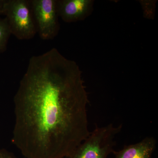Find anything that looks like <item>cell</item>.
I'll return each mask as SVG.
<instances>
[{
  "instance_id": "3957f363",
  "label": "cell",
  "mask_w": 158,
  "mask_h": 158,
  "mask_svg": "<svg viewBox=\"0 0 158 158\" xmlns=\"http://www.w3.org/2000/svg\"><path fill=\"white\" fill-rule=\"evenodd\" d=\"M11 34L20 40L34 38L37 34L30 0H6L3 9Z\"/></svg>"
},
{
  "instance_id": "8992f818",
  "label": "cell",
  "mask_w": 158,
  "mask_h": 158,
  "mask_svg": "<svg viewBox=\"0 0 158 158\" xmlns=\"http://www.w3.org/2000/svg\"><path fill=\"white\" fill-rule=\"evenodd\" d=\"M156 141L153 137H147L135 144L125 145L123 149L115 151V158H152Z\"/></svg>"
},
{
  "instance_id": "9c48e42d",
  "label": "cell",
  "mask_w": 158,
  "mask_h": 158,
  "mask_svg": "<svg viewBox=\"0 0 158 158\" xmlns=\"http://www.w3.org/2000/svg\"><path fill=\"white\" fill-rule=\"evenodd\" d=\"M6 0H0V15H3V9Z\"/></svg>"
},
{
  "instance_id": "5b68a950",
  "label": "cell",
  "mask_w": 158,
  "mask_h": 158,
  "mask_svg": "<svg viewBox=\"0 0 158 158\" xmlns=\"http://www.w3.org/2000/svg\"><path fill=\"white\" fill-rule=\"evenodd\" d=\"M90 3L88 0L56 1L58 16L68 23L82 19L89 10Z\"/></svg>"
},
{
  "instance_id": "ba28073f",
  "label": "cell",
  "mask_w": 158,
  "mask_h": 158,
  "mask_svg": "<svg viewBox=\"0 0 158 158\" xmlns=\"http://www.w3.org/2000/svg\"><path fill=\"white\" fill-rule=\"evenodd\" d=\"M0 158H17L11 152L6 150H0Z\"/></svg>"
},
{
  "instance_id": "277c9868",
  "label": "cell",
  "mask_w": 158,
  "mask_h": 158,
  "mask_svg": "<svg viewBox=\"0 0 158 158\" xmlns=\"http://www.w3.org/2000/svg\"><path fill=\"white\" fill-rule=\"evenodd\" d=\"M37 33L43 40L53 39L58 35L59 23L56 0H30Z\"/></svg>"
},
{
  "instance_id": "7a4b0ae2",
  "label": "cell",
  "mask_w": 158,
  "mask_h": 158,
  "mask_svg": "<svg viewBox=\"0 0 158 158\" xmlns=\"http://www.w3.org/2000/svg\"><path fill=\"white\" fill-rule=\"evenodd\" d=\"M122 128V125L115 127L112 123L102 127L96 126L71 158H108L115 151V139Z\"/></svg>"
},
{
  "instance_id": "6da1fadb",
  "label": "cell",
  "mask_w": 158,
  "mask_h": 158,
  "mask_svg": "<svg viewBox=\"0 0 158 158\" xmlns=\"http://www.w3.org/2000/svg\"><path fill=\"white\" fill-rule=\"evenodd\" d=\"M82 72L56 48L29 59L14 97L12 142L26 158H71L90 135Z\"/></svg>"
},
{
  "instance_id": "52a82bcc",
  "label": "cell",
  "mask_w": 158,
  "mask_h": 158,
  "mask_svg": "<svg viewBox=\"0 0 158 158\" xmlns=\"http://www.w3.org/2000/svg\"><path fill=\"white\" fill-rule=\"evenodd\" d=\"M7 19L0 18V53L6 52L11 35Z\"/></svg>"
}]
</instances>
